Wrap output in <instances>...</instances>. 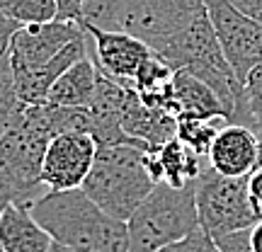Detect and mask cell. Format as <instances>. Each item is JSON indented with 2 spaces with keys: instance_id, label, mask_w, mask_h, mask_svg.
<instances>
[{
  "instance_id": "obj_1",
  "label": "cell",
  "mask_w": 262,
  "mask_h": 252,
  "mask_svg": "<svg viewBox=\"0 0 262 252\" xmlns=\"http://www.w3.org/2000/svg\"><path fill=\"white\" fill-rule=\"evenodd\" d=\"M29 209L56 243L73 252H129L126 221L104 214L83 189L47 192Z\"/></svg>"
},
{
  "instance_id": "obj_2",
  "label": "cell",
  "mask_w": 262,
  "mask_h": 252,
  "mask_svg": "<svg viewBox=\"0 0 262 252\" xmlns=\"http://www.w3.org/2000/svg\"><path fill=\"white\" fill-rule=\"evenodd\" d=\"M148 153L150 148L143 143L97 148L83 192L104 214L114 216L119 221H129L131 214L156 187L146 168Z\"/></svg>"
},
{
  "instance_id": "obj_3",
  "label": "cell",
  "mask_w": 262,
  "mask_h": 252,
  "mask_svg": "<svg viewBox=\"0 0 262 252\" xmlns=\"http://www.w3.org/2000/svg\"><path fill=\"white\" fill-rule=\"evenodd\" d=\"M204 12V0H85L80 25L126 32L150 44L185 29Z\"/></svg>"
},
{
  "instance_id": "obj_4",
  "label": "cell",
  "mask_w": 262,
  "mask_h": 252,
  "mask_svg": "<svg viewBox=\"0 0 262 252\" xmlns=\"http://www.w3.org/2000/svg\"><path fill=\"white\" fill-rule=\"evenodd\" d=\"M129 252H158L185 240L199 228L196 182L187 187H170L158 182L126 221Z\"/></svg>"
},
{
  "instance_id": "obj_5",
  "label": "cell",
  "mask_w": 262,
  "mask_h": 252,
  "mask_svg": "<svg viewBox=\"0 0 262 252\" xmlns=\"http://www.w3.org/2000/svg\"><path fill=\"white\" fill-rule=\"evenodd\" d=\"M49 141L51 136L41 129L27 104L0 139V182L15 192L17 204L32 206L49 192L41 185V163Z\"/></svg>"
},
{
  "instance_id": "obj_6",
  "label": "cell",
  "mask_w": 262,
  "mask_h": 252,
  "mask_svg": "<svg viewBox=\"0 0 262 252\" xmlns=\"http://www.w3.org/2000/svg\"><path fill=\"white\" fill-rule=\"evenodd\" d=\"M196 214L199 228L211 240L219 235L250 228L260 218L248 196V179L224 177L209 165L196 179Z\"/></svg>"
},
{
  "instance_id": "obj_7",
  "label": "cell",
  "mask_w": 262,
  "mask_h": 252,
  "mask_svg": "<svg viewBox=\"0 0 262 252\" xmlns=\"http://www.w3.org/2000/svg\"><path fill=\"white\" fill-rule=\"evenodd\" d=\"M226 61L243 85L250 68L262 63V25L241 15L228 0H204Z\"/></svg>"
},
{
  "instance_id": "obj_8",
  "label": "cell",
  "mask_w": 262,
  "mask_h": 252,
  "mask_svg": "<svg viewBox=\"0 0 262 252\" xmlns=\"http://www.w3.org/2000/svg\"><path fill=\"white\" fill-rule=\"evenodd\" d=\"M80 27L88 34V56L93 58L97 73L131 87L141 65L153 56L148 44L126 32L100 29L93 25H80Z\"/></svg>"
},
{
  "instance_id": "obj_9",
  "label": "cell",
  "mask_w": 262,
  "mask_h": 252,
  "mask_svg": "<svg viewBox=\"0 0 262 252\" xmlns=\"http://www.w3.org/2000/svg\"><path fill=\"white\" fill-rule=\"evenodd\" d=\"M95 155L97 143L90 133H63L51 139L41 163V185L49 192L83 189Z\"/></svg>"
},
{
  "instance_id": "obj_10",
  "label": "cell",
  "mask_w": 262,
  "mask_h": 252,
  "mask_svg": "<svg viewBox=\"0 0 262 252\" xmlns=\"http://www.w3.org/2000/svg\"><path fill=\"white\" fill-rule=\"evenodd\" d=\"M85 32L78 22H44V25H25L12 39L10 61L15 75L37 71L56 58L71 41L83 37Z\"/></svg>"
},
{
  "instance_id": "obj_11",
  "label": "cell",
  "mask_w": 262,
  "mask_h": 252,
  "mask_svg": "<svg viewBox=\"0 0 262 252\" xmlns=\"http://www.w3.org/2000/svg\"><path fill=\"white\" fill-rule=\"evenodd\" d=\"M139 93L134 87L119 85L100 75L97 78V90H95L93 102L88 104V114H90V136L95 139L97 148H107V146H124V143H141L126 136L124 131V117L131 109L134 100ZM146 146V143H143ZM153 150V148H150Z\"/></svg>"
},
{
  "instance_id": "obj_12",
  "label": "cell",
  "mask_w": 262,
  "mask_h": 252,
  "mask_svg": "<svg viewBox=\"0 0 262 252\" xmlns=\"http://www.w3.org/2000/svg\"><path fill=\"white\" fill-rule=\"evenodd\" d=\"M260 133L245 124H226L216 133L206 165L224 177H248L260 160Z\"/></svg>"
},
{
  "instance_id": "obj_13",
  "label": "cell",
  "mask_w": 262,
  "mask_h": 252,
  "mask_svg": "<svg viewBox=\"0 0 262 252\" xmlns=\"http://www.w3.org/2000/svg\"><path fill=\"white\" fill-rule=\"evenodd\" d=\"M83 58H88V34H83V37H78L75 41H71V44H68L56 58H51L47 65H41L37 71H29V73L15 75V85H17L19 100L25 104H44L51 85L56 83L71 65H75L78 61H83Z\"/></svg>"
},
{
  "instance_id": "obj_14",
  "label": "cell",
  "mask_w": 262,
  "mask_h": 252,
  "mask_svg": "<svg viewBox=\"0 0 262 252\" xmlns=\"http://www.w3.org/2000/svg\"><path fill=\"white\" fill-rule=\"evenodd\" d=\"M54 238L44 231L32 209L10 204L0 216V250L3 252H47Z\"/></svg>"
},
{
  "instance_id": "obj_15",
  "label": "cell",
  "mask_w": 262,
  "mask_h": 252,
  "mask_svg": "<svg viewBox=\"0 0 262 252\" xmlns=\"http://www.w3.org/2000/svg\"><path fill=\"white\" fill-rule=\"evenodd\" d=\"M172 100L178 109V119H211V117H226L224 104L219 95L187 71H175L172 75Z\"/></svg>"
},
{
  "instance_id": "obj_16",
  "label": "cell",
  "mask_w": 262,
  "mask_h": 252,
  "mask_svg": "<svg viewBox=\"0 0 262 252\" xmlns=\"http://www.w3.org/2000/svg\"><path fill=\"white\" fill-rule=\"evenodd\" d=\"M97 78H100V73L95 68L93 58H83L75 65H71L56 83L51 85L47 102L56 104V107H88L93 102L95 90H97Z\"/></svg>"
},
{
  "instance_id": "obj_17",
  "label": "cell",
  "mask_w": 262,
  "mask_h": 252,
  "mask_svg": "<svg viewBox=\"0 0 262 252\" xmlns=\"http://www.w3.org/2000/svg\"><path fill=\"white\" fill-rule=\"evenodd\" d=\"M160 163V175L163 182L170 187H187L202 177L206 170V160L199 158L194 150H189L180 139L168 141L163 148L156 150Z\"/></svg>"
},
{
  "instance_id": "obj_18",
  "label": "cell",
  "mask_w": 262,
  "mask_h": 252,
  "mask_svg": "<svg viewBox=\"0 0 262 252\" xmlns=\"http://www.w3.org/2000/svg\"><path fill=\"white\" fill-rule=\"evenodd\" d=\"M226 124H231L226 117H211V119H178V139L182 141L189 150H194L199 158L206 160L216 133L224 129Z\"/></svg>"
},
{
  "instance_id": "obj_19",
  "label": "cell",
  "mask_w": 262,
  "mask_h": 252,
  "mask_svg": "<svg viewBox=\"0 0 262 252\" xmlns=\"http://www.w3.org/2000/svg\"><path fill=\"white\" fill-rule=\"evenodd\" d=\"M0 12L25 27V25L56 22L58 5L56 0H0Z\"/></svg>"
},
{
  "instance_id": "obj_20",
  "label": "cell",
  "mask_w": 262,
  "mask_h": 252,
  "mask_svg": "<svg viewBox=\"0 0 262 252\" xmlns=\"http://www.w3.org/2000/svg\"><path fill=\"white\" fill-rule=\"evenodd\" d=\"M22 107H25V102L19 100V95H17L15 71H12V61L8 56L0 61V139L15 124V119L22 112Z\"/></svg>"
},
{
  "instance_id": "obj_21",
  "label": "cell",
  "mask_w": 262,
  "mask_h": 252,
  "mask_svg": "<svg viewBox=\"0 0 262 252\" xmlns=\"http://www.w3.org/2000/svg\"><path fill=\"white\" fill-rule=\"evenodd\" d=\"M245 100V126L255 129L262 136V63L253 65L243 80Z\"/></svg>"
},
{
  "instance_id": "obj_22",
  "label": "cell",
  "mask_w": 262,
  "mask_h": 252,
  "mask_svg": "<svg viewBox=\"0 0 262 252\" xmlns=\"http://www.w3.org/2000/svg\"><path fill=\"white\" fill-rule=\"evenodd\" d=\"M211 238L202 231V228H196L192 235H187L185 240H178V243L168 245V247H163L158 252H209L211 250Z\"/></svg>"
},
{
  "instance_id": "obj_23",
  "label": "cell",
  "mask_w": 262,
  "mask_h": 252,
  "mask_svg": "<svg viewBox=\"0 0 262 252\" xmlns=\"http://www.w3.org/2000/svg\"><path fill=\"white\" fill-rule=\"evenodd\" d=\"M214 245L221 252H253V247H250V228L219 235V238H214Z\"/></svg>"
},
{
  "instance_id": "obj_24",
  "label": "cell",
  "mask_w": 262,
  "mask_h": 252,
  "mask_svg": "<svg viewBox=\"0 0 262 252\" xmlns=\"http://www.w3.org/2000/svg\"><path fill=\"white\" fill-rule=\"evenodd\" d=\"M248 196H250V204H253L255 214L262 218V146H260V160L253 168V172L248 175Z\"/></svg>"
},
{
  "instance_id": "obj_25",
  "label": "cell",
  "mask_w": 262,
  "mask_h": 252,
  "mask_svg": "<svg viewBox=\"0 0 262 252\" xmlns=\"http://www.w3.org/2000/svg\"><path fill=\"white\" fill-rule=\"evenodd\" d=\"M19 27H22L19 22H15V19H10L8 15L0 12V61L10 56V47H12V39L19 32Z\"/></svg>"
},
{
  "instance_id": "obj_26",
  "label": "cell",
  "mask_w": 262,
  "mask_h": 252,
  "mask_svg": "<svg viewBox=\"0 0 262 252\" xmlns=\"http://www.w3.org/2000/svg\"><path fill=\"white\" fill-rule=\"evenodd\" d=\"M58 15L56 22H83V5L85 0H56Z\"/></svg>"
},
{
  "instance_id": "obj_27",
  "label": "cell",
  "mask_w": 262,
  "mask_h": 252,
  "mask_svg": "<svg viewBox=\"0 0 262 252\" xmlns=\"http://www.w3.org/2000/svg\"><path fill=\"white\" fill-rule=\"evenodd\" d=\"M241 15L255 19L262 25V0H228Z\"/></svg>"
},
{
  "instance_id": "obj_28",
  "label": "cell",
  "mask_w": 262,
  "mask_h": 252,
  "mask_svg": "<svg viewBox=\"0 0 262 252\" xmlns=\"http://www.w3.org/2000/svg\"><path fill=\"white\" fill-rule=\"evenodd\" d=\"M250 247L253 252H262V218H257L250 225Z\"/></svg>"
},
{
  "instance_id": "obj_29",
  "label": "cell",
  "mask_w": 262,
  "mask_h": 252,
  "mask_svg": "<svg viewBox=\"0 0 262 252\" xmlns=\"http://www.w3.org/2000/svg\"><path fill=\"white\" fill-rule=\"evenodd\" d=\"M10 204H17V196H15V192H12L8 185L0 182V216H3V211H5Z\"/></svg>"
},
{
  "instance_id": "obj_30",
  "label": "cell",
  "mask_w": 262,
  "mask_h": 252,
  "mask_svg": "<svg viewBox=\"0 0 262 252\" xmlns=\"http://www.w3.org/2000/svg\"><path fill=\"white\" fill-rule=\"evenodd\" d=\"M47 252H73V250H71V247H66V245H61V243H56V240H54V243H51V247H49Z\"/></svg>"
},
{
  "instance_id": "obj_31",
  "label": "cell",
  "mask_w": 262,
  "mask_h": 252,
  "mask_svg": "<svg viewBox=\"0 0 262 252\" xmlns=\"http://www.w3.org/2000/svg\"><path fill=\"white\" fill-rule=\"evenodd\" d=\"M211 243H214V240H211ZM209 252H221V250H219L216 245H211V250H209Z\"/></svg>"
},
{
  "instance_id": "obj_32",
  "label": "cell",
  "mask_w": 262,
  "mask_h": 252,
  "mask_svg": "<svg viewBox=\"0 0 262 252\" xmlns=\"http://www.w3.org/2000/svg\"><path fill=\"white\" fill-rule=\"evenodd\" d=\"M260 141H262V136H260Z\"/></svg>"
},
{
  "instance_id": "obj_33",
  "label": "cell",
  "mask_w": 262,
  "mask_h": 252,
  "mask_svg": "<svg viewBox=\"0 0 262 252\" xmlns=\"http://www.w3.org/2000/svg\"><path fill=\"white\" fill-rule=\"evenodd\" d=\"M0 252H3V250H0Z\"/></svg>"
}]
</instances>
